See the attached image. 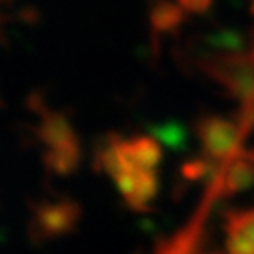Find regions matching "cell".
<instances>
[{
  "label": "cell",
  "mask_w": 254,
  "mask_h": 254,
  "mask_svg": "<svg viewBox=\"0 0 254 254\" xmlns=\"http://www.w3.org/2000/svg\"><path fill=\"white\" fill-rule=\"evenodd\" d=\"M202 68L214 80L226 86V90L234 98L242 102L254 98V56L250 52L248 54L230 52V54L212 56L206 62H202Z\"/></svg>",
  "instance_id": "1"
},
{
  "label": "cell",
  "mask_w": 254,
  "mask_h": 254,
  "mask_svg": "<svg viewBox=\"0 0 254 254\" xmlns=\"http://www.w3.org/2000/svg\"><path fill=\"white\" fill-rule=\"evenodd\" d=\"M198 136L214 160H230L234 154H238V146L244 138L240 126L236 122H230L220 116H204L198 120Z\"/></svg>",
  "instance_id": "2"
},
{
  "label": "cell",
  "mask_w": 254,
  "mask_h": 254,
  "mask_svg": "<svg viewBox=\"0 0 254 254\" xmlns=\"http://www.w3.org/2000/svg\"><path fill=\"white\" fill-rule=\"evenodd\" d=\"M30 104L38 112V126H36V134L38 140L46 146V150H56V148H66V146H78V136L72 128L70 120L54 110H48L46 104L38 98H32Z\"/></svg>",
  "instance_id": "3"
},
{
  "label": "cell",
  "mask_w": 254,
  "mask_h": 254,
  "mask_svg": "<svg viewBox=\"0 0 254 254\" xmlns=\"http://www.w3.org/2000/svg\"><path fill=\"white\" fill-rule=\"evenodd\" d=\"M182 20H184V10L178 6V2H158L150 12L152 30L158 34L174 32L182 24Z\"/></svg>",
  "instance_id": "4"
},
{
  "label": "cell",
  "mask_w": 254,
  "mask_h": 254,
  "mask_svg": "<svg viewBox=\"0 0 254 254\" xmlns=\"http://www.w3.org/2000/svg\"><path fill=\"white\" fill-rule=\"evenodd\" d=\"M176 2L184 12L190 14H204L212 6V0H176Z\"/></svg>",
  "instance_id": "5"
},
{
  "label": "cell",
  "mask_w": 254,
  "mask_h": 254,
  "mask_svg": "<svg viewBox=\"0 0 254 254\" xmlns=\"http://www.w3.org/2000/svg\"><path fill=\"white\" fill-rule=\"evenodd\" d=\"M250 2H252V4H250V10L254 12V0H250Z\"/></svg>",
  "instance_id": "6"
},
{
  "label": "cell",
  "mask_w": 254,
  "mask_h": 254,
  "mask_svg": "<svg viewBox=\"0 0 254 254\" xmlns=\"http://www.w3.org/2000/svg\"><path fill=\"white\" fill-rule=\"evenodd\" d=\"M0 2H8V0H0Z\"/></svg>",
  "instance_id": "7"
},
{
  "label": "cell",
  "mask_w": 254,
  "mask_h": 254,
  "mask_svg": "<svg viewBox=\"0 0 254 254\" xmlns=\"http://www.w3.org/2000/svg\"><path fill=\"white\" fill-rule=\"evenodd\" d=\"M0 34H2V30H0Z\"/></svg>",
  "instance_id": "8"
}]
</instances>
